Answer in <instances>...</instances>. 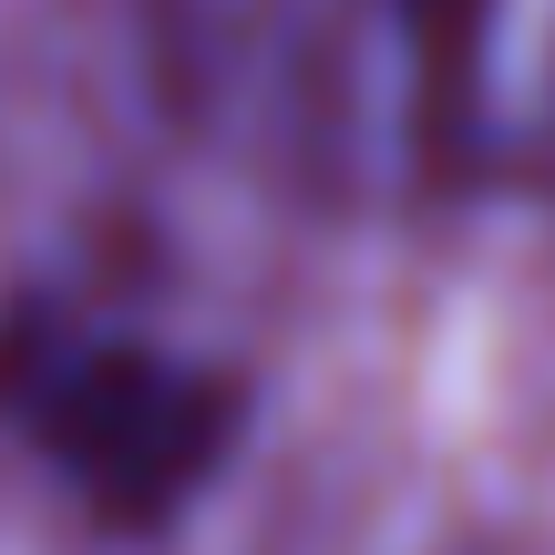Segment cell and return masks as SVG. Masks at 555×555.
Listing matches in <instances>:
<instances>
[{"instance_id": "cell-1", "label": "cell", "mask_w": 555, "mask_h": 555, "mask_svg": "<svg viewBox=\"0 0 555 555\" xmlns=\"http://www.w3.org/2000/svg\"><path fill=\"white\" fill-rule=\"evenodd\" d=\"M144 62L227 176L309 217L555 196V0H144Z\"/></svg>"}, {"instance_id": "cell-2", "label": "cell", "mask_w": 555, "mask_h": 555, "mask_svg": "<svg viewBox=\"0 0 555 555\" xmlns=\"http://www.w3.org/2000/svg\"><path fill=\"white\" fill-rule=\"evenodd\" d=\"M0 422L73 483L93 515L155 525L237 442V380L124 319L31 309L0 330Z\"/></svg>"}]
</instances>
